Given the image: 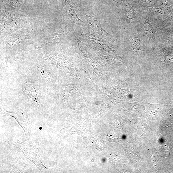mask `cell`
Instances as JSON below:
<instances>
[{
	"mask_svg": "<svg viewBox=\"0 0 173 173\" xmlns=\"http://www.w3.org/2000/svg\"><path fill=\"white\" fill-rule=\"evenodd\" d=\"M64 1L65 2V10L68 19L73 22L78 23H83V21L79 18L77 16L74 8L70 5L68 1L66 0Z\"/></svg>",
	"mask_w": 173,
	"mask_h": 173,
	"instance_id": "2",
	"label": "cell"
},
{
	"mask_svg": "<svg viewBox=\"0 0 173 173\" xmlns=\"http://www.w3.org/2000/svg\"><path fill=\"white\" fill-rule=\"evenodd\" d=\"M85 16L93 31L103 36H108L109 34L102 28L99 19L89 14H85Z\"/></svg>",
	"mask_w": 173,
	"mask_h": 173,
	"instance_id": "1",
	"label": "cell"
},
{
	"mask_svg": "<svg viewBox=\"0 0 173 173\" xmlns=\"http://www.w3.org/2000/svg\"><path fill=\"white\" fill-rule=\"evenodd\" d=\"M65 31L64 29H61L57 33L52 35L51 38L52 40H57L62 38L65 34Z\"/></svg>",
	"mask_w": 173,
	"mask_h": 173,
	"instance_id": "3",
	"label": "cell"
}]
</instances>
